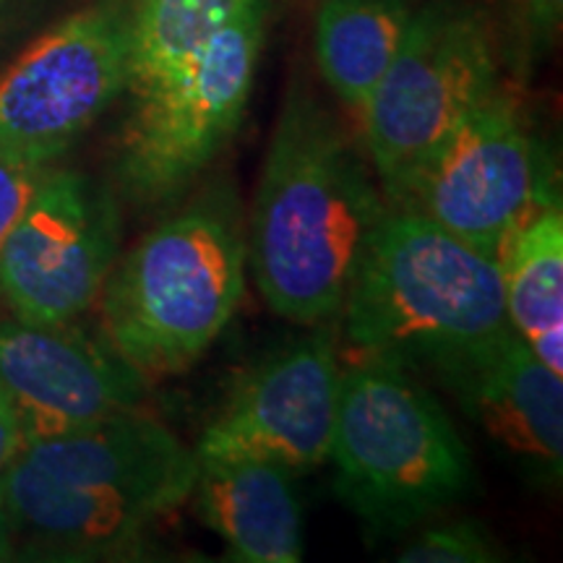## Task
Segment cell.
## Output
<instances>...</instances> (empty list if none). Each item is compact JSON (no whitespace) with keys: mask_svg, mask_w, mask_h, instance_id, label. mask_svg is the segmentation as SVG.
<instances>
[{"mask_svg":"<svg viewBox=\"0 0 563 563\" xmlns=\"http://www.w3.org/2000/svg\"><path fill=\"white\" fill-rule=\"evenodd\" d=\"M251 3L256 0H131V70L125 95H139L170 74Z\"/></svg>","mask_w":563,"mask_h":563,"instance_id":"17","label":"cell"},{"mask_svg":"<svg viewBox=\"0 0 563 563\" xmlns=\"http://www.w3.org/2000/svg\"><path fill=\"white\" fill-rule=\"evenodd\" d=\"M412 19L410 0H321L316 63L344 108L363 115Z\"/></svg>","mask_w":563,"mask_h":563,"instance_id":"16","label":"cell"},{"mask_svg":"<svg viewBox=\"0 0 563 563\" xmlns=\"http://www.w3.org/2000/svg\"><path fill=\"white\" fill-rule=\"evenodd\" d=\"M511 332L563 373V203L555 196L511 232L498 253Z\"/></svg>","mask_w":563,"mask_h":563,"instance_id":"15","label":"cell"},{"mask_svg":"<svg viewBox=\"0 0 563 563\" xmlns=\"http://www.w3.org/2000/svg\"><path fill=\"white\" fill-rule=\"evenodd\" d=\"M361 355L435 378L511 332L496 258L407 209L384 217L342 308Z\"/></svg>","mask_w":563,"mask_h":563,"instance_id":"4","label":"cell"},{"mask_svg":"<svg viewBox=\"0 0 563 563\" xmlns=\"http://www.w3.org/2000/svg\"><path fill=\"white\" fill-rule=\"evenodd\" d=\"M334 323H313L253 365L203 428L196 454L253 456L292 477L327 464L342 376Z\"/></svg>","mask_w":563,"mask_h":563,"instance_id":"11","label":"cell"},{"mask_svg":"<svg viewBox=\"0 0 563 563\" xmlns=\"http://www.w3.org/2000/svg\"><path fill=\"white\" fill-rule=\"evenodd\" d=\"M563 0H522L519 13V34H522V58L527 66L551 51L561 32Z\"/></svg>","mask_w":563,"mask_h":563,"instance_id":"20","label":"cell"},{"mask_svg":"<svg viewBox=\"0 0 563 563\" xmlns=\"http://www.w3.org/2000/svg\"><path fill=\"white\" fill-rule=\"evenodd\" d=\"M0 391L30 443L141 410L150 382L102 332L11 313L0 319Z\"/></svg>","mask_w":563,"mask_h":563,"instance_id":"12","label":"cell"},{"mask_svg":"<svg viewBox=\"0 0 563 563\" xmlns=\"http://www.w3.org/2000/svg\"><path fill=\"white\" fill-rule=\"evenodd\" d=\"M11 559H16V532H13L9 506H5L3 493H0V561Z\"/></svg>","mask_w":563,"mask_h":563,"instance_id":"22","label":"cell"},{"mask_svg":"<svg viewBox=\"0 0 563 563\" xmlns=\"http://www.w3.org/2000/svg\"><path fill=\"white\" fill-rule=\"evenodd\" d=\"M386 214L368 154L295 79L245 222L249 269L266 306L306 327L340 319Z\"/></svg>","mask_w":563,"mask_h":563,"instance_id":"1","label":"cell"},{"mask_svg":"<svg viewBox=\"0 0 563 563\" xmlns=\"http://www.w3.org/2000/svg\"><path fill=\"white\" fill-rule=\"evenodd\" d=\"M464 415L538 488L563 475V384L509 332L481 355L439 376Z\"/></svg>","mask_w":563,"mask_h":563,"instance_id":"13","label":"cell"},{"mask_svg":"<svg viewBox=\"0 0 563 563\" xmlns=\"http://www.w3.org/2000/svg\"><path fill=\"white\" fill-rule=\"evenodd\" d=\"M256 0L170 74L131 95L112 173L133 207H167L194 188L241 129L264 47Z\"/></svg>","mask_w":563,"mask_h":563,"instance_id":"6","label":"cell"},{"mask_svg":"<svg viewBox=\"0 0 563 563\" xmlns=\"http://www.w3.org/2000/svg\"><path fill=\"white\" fill-rule=\"evenodd\" d=\"M24 446V433H21L16 415H13L9 399L0 391V473L9 467V462Z\"/></svg>","mask_w":563,"mask_h":563,"instance_id":"21","label":"cell"},{"mask_svg":"<svg viewBox=\"0 0 563 563\" xmlns=\"http://www.w3.org/2000/svg\"><path fill=\"white\" fill-rule=\"evenodd\" d=\"M555 196L551 157L511 91L498 87L428 154L391 209L415 211L498 258L511 232Z\"/></svg>","mask_w":563,"mask_h":563,"instance_id":"8","label":"cell"},{"mask_svg":"<svg viewBox=\"0 0 563 563\" xmlns=\"http://www.w3.org/2000/svg\"><path fill=\"white\" fill-rule=\"evenodd\" d=\"M5 3H9V0H0V11H3V9H5Z\"/></svg>","mask_w":563,"mask_h":563,"instance_id":"23","label":"cell"},{"mask_svg":"<svg viewBox=\"0 0 563 563\" xmlns=\"http://www.w3.org/2000/svg\"><path fill=\"white\" fill-rule=\"evenodd\" d=\"M245 214L230 180H211L115 258L102 334L146 382L199 363L245 292Z\"/></svg>","mask_w":563,"mask_h":563,"instance_id":"3","label":"cell"},{"mask_svg":"<svg viewBox=\"0 0 563 563\" xmlns=\"http://www.w3.org/2000/svg\"><path fill=\"white\" fill-rule=\"evenodd\" d=\"M121 238L115 191L58 162L0 249V300L26 321H79L121 256Z\"/></svg>","mask_w":563,"mask_h":563,"instance_id":"10","label":"cell"},{"mask_svg":"<svg viewBox=\"0 0 563 563\" xmlns=\"http://www.w3.org/2000/svg\"><path fill=\"white\" fill-rule=\"evenodd\" d=\"M58 162L60 157L45 152L0 146V249H3L5 238H9L40 183Z\"/></svg>","mask_w":563,"mask_h":563,"instance_id":"19","label":"cell"},{"mask_svg":"<svg viewBox=\"0 0 563 563\" xmlns=\"http://www.w3.org/2000/svg\"><path fill=\"white\" fill-rule=\"evenodd\" d=\"M327 462L368 543L399 540L475 490L473 456L439 397L389 357L342 368Z\"/></svg>","mask_w":563,"mask_h":563,"instance_id":"5","label":"cell"},{"mask_svg":"<svg viewBox=\"0 0 563 563\" xmlns=\"http://www.w3.org/2000/svg\"><path fill=\"white\" fill-rule=\"evenodd\" d=\"M131 0H91L0 74V146L63 157L129 89Z\"/></svg>","mask_w":563,"mask_h":563,"instance_id":"9","label":"cell"},{"mask_svg":"<svg viewBox=\"0 0 563 563\" xmlns=\"http://www.w3.org/2000/svg\"><path fill=\"white\" fill-rule=\"evenodd\" d=\"M199 456V454H196ZM188 501L196 519L243 563H298L302 506L292 475L253 456H199Z\"/></svg>","mask_w":563,"mask_h":563,"instance_id":"14","label":"cell"},{"mask_svg":"<svg viewBox=\"0 0 563 563\" xmlns=\"http://www.w3.org/2000/svg\"><path fill=\"white\" fill-rule=\"evenodd\" d=\"M498 87L496 40L483 11L462 0L412 11L361 115L365 154L389 207L428 154Z\"/></svg>","mask_w":563,"mask_h":563,"instance_id":"7","label":"cell"},{"mask_svg":"<svg viewBox=\"0 0 563 563\" xmlns=\"http://www.w3.org/2000/svg\"><path fill=\"white\" fill-rule=\"evenodd\" d=\"M405 563H496L506 553L496 534L477 519H454L426 527L394 555Z\"/></svg>","mask_w":563,"mask_h":563,"instance_id":"18","label":"cell"},{"mask_svg":"<svg viewBox=\"0 0 563 563\" xmlns=\"http://www.w3.org/2000/svg\"><path fill=\"white\" fill-rule=\"evenodd\" d=\"M199 456L144 410L30 441L0 473L16 553L108 559L191 496Z\"/></svg>","mask_w":563,"mask_h":563,"instance_id":"2","label":"cell"}]
</instances>
